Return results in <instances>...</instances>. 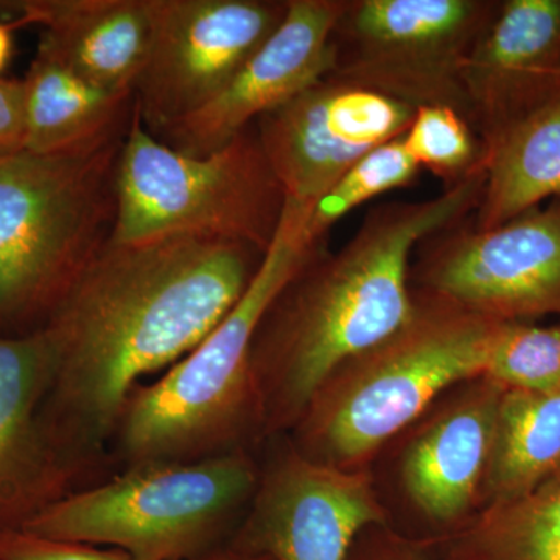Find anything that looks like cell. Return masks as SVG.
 <instances>
[{"label": "cell", "instance_id": "4", "mask_svg": "<svg viewBox=\"0 0 560 560\" xmlns=\"http://www.w3.org/2000/svg\"><path fill=\"white\" fill-rule=\"evenodd\" d=\"M412 302L399 329L350 357L313 394L287 434L304 458L335 469H366L441 394L485 374L506 320L422 289H412Z\"/></svg>", "mask_w": 560, "mask_h": 560}, {"label": "cell", "instance_id": "1", "mask_svg": "<svg viewBox=\"0 0 560 560\" xmlns=\"http://www.w3.org/2000/svg\"><path fill=\"white\" fill-rule=\"evenodd\" d=\"M265 254L198 235L109 242L44 327L50 378L39 416L58 451L98 480L143 377L171 370L242 300Z\"/></svg>", "mask_w": 560, "mask_h": 560}, {"label": "cell", "instance_id": "15", "mask_svg": "<svg viewBox=\"0 0 560 560\" xmlns=\"http://www.w3.org/2000/svg\"><path fill=\"white\" fill-rule=\"evenodd\" d=\"M504 389L486 375L464 382L405 448L401 486L420 514L445 534L481 504Z\"/></svg>", "mask_w": 560, "mask_h": 560}, {"label": "cell", "instance_id": "7", "mask_svg": "<svg viewBox=\"0 0 560 560\" xmlns=\"http://www.w3.org/2000/svg\"><path fill=\"white\" fill-rule=\"evenodd\" d=\"M285 206L256 125L206 156H190L154 138L136 110L120 154L110 242L198 235L267 254Z\"/></svg>", "mask_w": 560, "mask_h": 560}, {"label": "cell", "instance_id": "29", "mask_svg": "<svg viewBox=\"0 0 560 560\" xmlns=\"http://www.w3.org/2000/svg\"><path fill=\"white\" fill-rule=\"evenodd\" d=\"M16 25L0 21V73L9 65L13 51V31Z\"/></svg>", "mask_w": 560, "mask_h": 560}, {"label": "cell", "instance_id": "8", "mask_svg": "<svg viewBox=\"0 0 560 560\" xmlns=\"http://www.w3.org/2000/svg\"><path fill=\"white\" fill-rule=\"evenodd\" d=\"M499 7L485 0H348L331 32L327 77L415 108L448 106L469 121L464 69Z\"/></svg>", "mask_w": 560, "mask_h": 560}, {"label": "cell", "instance_id": "25", "mask_svg": "<svg viewBox=\"0 0 560 560\" xmlns=\"http://www.w3.org/2000/svg\"><path fill=\"white\" fill-rule=\"evenodd\" d=\"M0 560H138L119 548L51 539L27 529L0 534Z\"/></svg>", "mask_w": 560, "mask_h": 560}, {"label": "cell", "instance_id": "23", "mask_svg": "<svg viewBox=\"0 0 560 560\" xmlns=\"http://www.w3.org/2000/svg\"><path fill=\"white\" fill-rule=\"evenodd\" d=\"M506 389L548 390L560 386V324H501L485 374Z\"/></svg>", "mask_w": 560, "mask_h": 560}, {"label": "cell", "instance_id": "2", "mask_svg": "<svg viewBox=\"0 0 560 560\" xmlns=\"http://www.w3.org/2000/svg\"><path fill=\"white\" fill-rule=\"evenodd\" d=\"M485 184L482 167L431 200L378 206L340 249L323 242L312 250L265 312L250 348L265 440L289 434L331 372L408 319L412 253L477 210Z\"/></svg>", "mask_w": 560, "mask_h": 560}, {"label": "cell", "instance_id": "17", "mask_svg": "<svg viewBox=\"0 0 560 560\" xmlns=\"http://www.w3.org/2000/svg\"><path fill=\"white\" fill-rule=\"evenodd\" d=\"M0 21L38 25V49L103 90L132 92L149 55L151 0H9Z\"/></svg>", "mask_w": 560, "mask_h": 560}, {"label": "cell", "instance_id": "11", "mask_svg": "<svg viewBox=\"0 0 560 560\" xmlns=\"http://www.w3.org/2000/svg\"><path fill=\"white\" fill-rule=\"evenodd\" d=\"M386 525L370 470L324 466L287 441L260 467L248 510L226 544L272 560H346L364 529Z\"/></svg>", "mask_w": 560, "mask_h": 560}, {"label": "cell", "instance_id": "19", "mask_svg": "<svg viewBox=\"0 0 560 560\" xmlns=\"http://www.w3.org/2000/svg\"><path fill=\"white\" fill-rule=\"evenodd\" d=\"M486 184L471 228L500 226L560 197V92L482 147Z\"/></svg>", "mask_w": 560, "mask_h": 560}, {"label": "cell", "instance_id": "5", "mask_svg": "<svg viewBox=\"0 0 560 560\" xmlns=\"http://www.w3.org/2000/svg\"><path fill=\"white\" fill-rule=\"evenodd\" d=\"M125 140L0 164V337L43 330L113 238Z\"/></svg>", "mask_w": 560, "mask_h": 560}, {"label": "cell", "instance_id": "13", "mask_svg": "<svg viewBox=\"0 0 560 560\" xmlns=\"http://www.w3.org/2000/svg\"><path fill=\"white\" fill-rule=\"evenodd\" d=\"M348 0H289L285 16L249 60L201 109L158 136L165 145L206 156L326 77L330 36Z\"/></svg>", "mask_w": 560, "mask_h": 560}, {"label": "cell", "instance_id": "27", "mask_svg": "<svg viewBox=\"0 0 560 560\" xmlns=\"http://www.w3.org/2000/svg\"><path fill=\"white\" fill-rule=\"evenodd\" d=\"M25 151L24 83L0 80V164Z\"/></svg>", "mask_w": 560, "mask_h": 560}, {"label": "cell", "instance_id": "14", "mask_svg": "<svg viewBox=\"0 0 560 560\" xmlns=\"http://www.w3.org/2000/svg\"><path fill=\"white\" fill-rule=\"evenodd\" d=\"M49 378L43 331L0 337V534L24 529L51 504L101 482L58 451L40 420Z\"/></svg>", "mask_w": 560, "mask_h": 560}, {"label": "cell", "instance_id": "20", "mask_svg": "<svg viewBox=\"0 0 560 560\" xmlns=\"http://www.w3.org/2000/svg\"><path fill=\"white\" fill-rule=\"evenodd\" d=\"M423 541L431 560H560V474Z\"/></svg>", "mask_w": 560, "mask_h": 560}, {"label": "cell", "instance_id": "24", "mask_svg": "<svg viewBox=\"0 0 560 560\" xmlns=\"http://www.w3.org/2000/svg\"><path fill=\"white\" fill-rule=\"evenodd\" d=\"M404 139L419 167L445 179L447 187L485 167L480 139L469 121L448 106H420Z\"/></svg>", "mask_w": 560, "mask_h": 560}, {"label": "cell", "instance_id": "26", "mask_svg": "<svg viewBox=\"0 0 560 560\" xmlns=\"http://www.w3.org/2000/svg\"><path fill=\"white\" fill-rule=\"evenodd\" d=\"M346 560H431V556L425 541L396 533L386 525L364 529Z\"/></svg>", "mask_w": 560, "mask_h": 560}, {"label": "cell", "instance_id": "12", "mask_svg": "<svg viewBox=\"0 0 560 560\" xmlns=\"http://www.w3.org/2000/svg\"><path fill=\"white\" fill-rule=\"evenodd\" d=\"M416 109L326 75L254 125L287 198L313 206L361 158L405 135Z\"/></svg>", "mask_w": 560, "mask_h": 560}, {"label": "cell", "instance_id": "3", "mask_svg": "<svg viewBox=\"0 0 560 560\" xmlns=\"http://www.w3.org/2000/svg\"><path fill=\"white\" fill-rule=\"evenodd\" d=\"M308 212L311 206L287 198L275 242L242 300L189 355L132 388L109 444L117 469L250 452L265 440L250 348L272 300L324 242L308 237Z\"/></svg>", "mask_w": 560, "mask_h": 560}, {"label": "cell", "instance_id": "28", "mask_svg": "<svg viewBox=\"0 0 560 560\" xmlns=\"http://www.w3.org/2000/svg\"><path fill=\"white\" fill-rule=\"evenodd\" d=\"M197 560H272L267 556L253 555V552H246L237 550V548L231 547V545L224 544L215 550L209 551L208 555L201 556Z\"/></svg>", "mask_w": 560, "mask_h": 560}, {"label": "cell", "instance_id": "6", "mask_svg": "<svg viewBox=\"0 0 560 560\" xmlns=\"http://www.w3.org/2000/svg\"><path fill=\"white\" fill-rule=\"evenodd\" d=\"M259 474L250 452L135 464L57 501L24 529L138 560H197L230 540Z\"/></svg>", "mask_w": 560, "mask_h": 560}, {"label": "cell", "instance_id": "10", "mask_svg": "<svg viewBox=\"0 0 560 560\" xmlns=\"http://www.w3.org/2000/svg\"><path fill=\"white\" fill-rule=\"evenodd\" d=\"M458 224L427 238L418 289L508 323L560 316V197L490 230Z\"/></svg>", "mask_w": 560, "mask_h": 560}, {"label": "cell", "instance_id": "16", "mask_svg": "<svg viewBox=\"0 0 560 560\" xmlns=\"http://www.w3.org/2000/svg\"><path fill=\"white\" fill-rule=\"evenodd\" d=\"M481 145L560 92V0H508L464 69Z\"/></svg>", "mask_w": 560, "mask_h": 560}, {"label": "cell", "instance_id": "18", "mask_svg": "<svg viewBox=\"0 0 560 560\" xmlns=\"http://www.w3.org/2000/svg\"><path fill=\"white\" fill-rule=\"evenodd\" d=\"M24 83L25 151L72 154L127 138L135 94L95 86L49 54L36 50Z\"/></svg>", "mask_w": 560, "mask_h": 560}, {"label": "cell", "instance_id": "22", "mask_svg": "<svg viewBox=\"0 0 560 560\" xmlns=\"http://www.w3.org/2000/svg\"><path fill=\"white\" fill-rule=\"evenodd\" d=\"M419 168L405 145L404 135L370 151L311 206L308 237L323 242L330 228L352 210L386 191L410 186Z\"/></svg>", "mask_w": 560, "mask_h": 560}, {"label": "cell", "instance_id": "21", "mask_svg": "<svg viewBox=\"0 0 560 560\" xmlns=\"http://www.w3.org/2000/svg\"><path fill=\"white\" fill-rule=\"evenodd\" d=\"M560 474V386L504 389L481 504L514 499Z\"/></svg>", "mask_w": 560, "mask_h": 560}, {"label": "cell", "instance_id": "9", "mask_svg": "<svg viewBox=\"0 0 560 560\" xmlns=\"http://www.w3.org/2000/svg\"><path fill=\"white\" fill-rule=\"evenodd\" d=\"M289 0H151L136 110L154 138L212 101L278 28Z\"/></svg>", "mask_w": 560, "mask_h": 560}]
</instances>
